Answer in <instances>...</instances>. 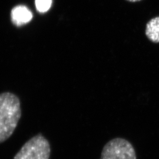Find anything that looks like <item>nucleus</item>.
I'll list each match as a JSON object with an SVG mask.
<instances>
[{
    "label": "nucleus",
    "instance_id": "obj_1",
    "mask_svg": "<svg viewBox=\"0 0 159 159\" xmlns=\"http://www.w3.org/2000/svg\"><path fill=\"white\" fill-rule=\"evenodd\" d=\"M21 116V102L14 93L0 94V144L11 136Z\"/></svg>",
    "mask_w": 159,
    "mask_h": 159
},
{
    "label": "nucleus",
    "instance_id": "obj_2",
    "mask_svg": "<svg viewBox=\"0 0 159 159\" xmlns=\"http://www.w3.org/2000/svg\"><path fill=\"white\" fill-rule=\"evenodd\" d=\"M50 143L39 133L25 143L13 159H50Z\"/></svg>",
    "mask_w": 159,
    "mask_h": 159
},
{
    "label": "nucleus",
    "instance_id": "obj_3",
    "mask_svg": "<svg viewBox=\"0 0 159 159\" xmlns=\"http://www.w3.org/2000/svg\"><path fill=\"white\" fill-rule=\"evenodd\" d=\"M100 159H137L136 153L129 140L116 137L104 145Z\"/></svg>",
    "mask_w": 159,
    "mask_h": 159
},
{
    "label": "nucleus",
    "instance_id": "obj_4",
    "mask_svg": "<svg viewBox=\"0 0 159 159\" xmlns=\"http://www.w3.org/2000/svg\"><path fill=\"white\" fill-rule=\"evenodd\" d=\"M11 20L17 26H21L29 23L33 14L29 8L24 6H18L14 7L11 11Z\"/></svg>",
    "mask_w": 159,
    "mask_h": 159
},
{
    "label": "nucleus",
    "instance_id": "obj_5",
    "mask_svg": "<svg viewBox=\"0 0 159 159\" xmlns=\"http://www.w3.org/2000/svg\"><path fill=\"white\" fill-rule=\"evenodd\" d=\"M146 35L153 43H159V17L152 19L146 25Z\"/></svg>",
    "mask_w": 159,
    "mask_h": 159
},
{
    "label": "nucleus",
    "instance_id": "obj_6",
    "mask_svg": "<svg viewBox=\"0 0 159 159\" xmlns=\"http://www.w3.org/2000/svg\"><path fill=\"white\" fill-rule=\"evenodd\" d=\"M35 4L37 11L44 13L50 8L52 0H35Z\"/></svg>",
    "mask_w": 159,
    "mask_h": 159
},
{
    "label": "nucleus",
    "instance_id": "obj_7",
    "mask_svg": "<svg viewBox=\"0 0 159 159\" xmlns=\"http://www.w3.org/2000/svg\"><path fill=\"white\" fill-rule=\"evenodd\" d=\"M127 1H129L130 2H137V1H139L140 0H127Z\"/></svg>",
    "mask_w": 159,
    "mask_h": 159
}]
</instances>
